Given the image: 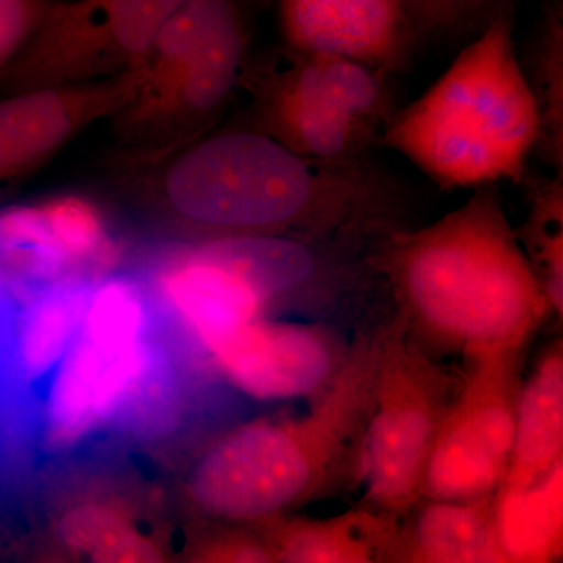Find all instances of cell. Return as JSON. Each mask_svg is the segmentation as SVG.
Returning <instances> with one entry per match:
<instances>
[{
    "label": "cell",
    "mask_w": 563,
    "mask_h": 563,
    "mask_svg": "<svg viewBox=\"0 0 563 563\" xmlns=\"http://www.w3.org/2000/svg\"><path fill=\"white\" fill-rule=\"evenodd\" d=\"M21 296L9 277L0 268V350L10 352L13 344L14 324H16V302Z\"/></svg>",
    "instance_id": "cell-28"
},
{
    "label": "cell",
    "mask_w": 563,
    "mask_h": 563,
    "mask_svg": "<svg viewBox=\"0 0 563 563\" xmlns=\"http://www.w3.org/2000/svg\"><path fill=\"white\" fill-rule=\"evenodd\" d=\"M496 532L507 563H550L563 554V463L536 483L493 493Z\"/></svg>",
    "instance_id": "cell-17"
},
{
    "label": "cell",
    "mask_w": 563,
    "mask_h": 563,
    "mask_svg": "<svg viewBox=\"0 0 563 563\" xmlns=\"http://www.w3.org/2000/svg\"><path fill=\"white\" fill-rule=\"evenodd\" d=\"M347 346L322 324L261 317L207 347L218 372L262 401L320 395L339 373Z\"/></svg>",
    "instance_id": "cell-10"
},
{
    "label": "cell",
    "mask_w": 563,
    "mask_h": 563,
    "mask_svg": "<svg viewBox=\"0 0 563 563\" xmlns=\"http://www.w3.org/2000/svg\"><path fill=\"white\" fill-rule=\"evenodd\" d=\"M454 391L451 374L398 318L383 329L358 462L365 506L406 517L420 501L426 463Z\"/></svg>",
    "instance_id": "cell-6"
},
{
    "label": "cell",
    "mask_w": 563,
    "mask_h": 563,
    "mask_svg": "<svg viewBox=\"0 0 563 563\" xmlns=\"http://www.w3.org/2000/svg\"><path fill=\"white\" fill-rule=\"evenodd\" d=\"M261 131L307 161L344 166L361 151L372 129L343 114L257 88Z\"/></svg>",
    "instance_id": "cell-21"
},
{
    "label": "cell",
    "mask_w": 563,
    "mask_h": 563,
    "mask_svg": "<svg viewBox=\"0 0 563 563\" xmlns=\"http://www.w3.org/2000/svg\"><path fill=\"white\" fill-rule=\"evenodd\" d=\"M54 0H0V80L27 49Z\"/></svg>",
    "instance_id": "cell-27"
},
{
    "label": "cell",
    "mask_w": 563,
    "mask_h": 563,
    "mask_svg": "<svg viewBox=\"0 0 563 563\" xmlns=\"http://www.w3.org/2000/svg\"><path fill=\"white\" fill-rule=\"evenodd\" d=\"M96 280L60 282L22 299L11 344L13 365L22 379L33 383L62 361L79 333Z\"/></svg>",
    "instance_id": "cell-18"
},
{
    "label": "cell",
    "mask_w": 563,
    "mask_h": 563,
    "mask_svg": "<svg viewBox=\"0 0 563 563\" xmlns=\"http://www.w3.org/2000/svg\"><path fill=\"white\" fill-rule=\"evenodd\" d=\"M0 268L21 299L60 282L91 279L81 273L44 202L0 210Z\"/></svg>",
    "instance_id": "cell-19"
},
{
    "label": "cell",
    "mask_w": 563,
    "mask_h": 563,
    "mask_svg": "<svg viewBox=\"0 0 563 563\" xmlns=\"http://www.w3.org/2000/svg\"><path fill=\"white\" fill-rule=\"evenodd\" d=\"M533 96L540 113V141L544 158L562 173L563 166V31L559 18L548 22L533 60Z\"/></svg>",
    "instance_id": "cell-25"
},
{
    "label": "cell",
    "mask_w": 563,
    "mask_h": 563,
    "mask_svg": "<svg viewBox=\"0 0 563 563\" xmlns=\"http://www.w3.org/2000/svg\"><path fill=\"white\" fill-rule=\"evenodd\" d=\"M399 515L365 506L332 518H290L257 523L276 562H395L401 532Z\"/></svg>",
    "instance_id": "cell-13"
},
{
    "label": "cell",
    "mask_w": 563,
    "mask_h": 563,
    "mask_svg": "<svg viewBox=\"0 0 563 563\" xmlns=\"http://www.w3.org/2000/svg\"><path fill=\"white\" fill-rule=\"evenodd\" d=\"M410 33H454L483 21L493 0H395Z\"/></svg>",
    "instance_id": "cell-26"
},
{
    "label": "cell",
    "mask_w": 563,
    "mask_h": 563,
    "mask_svg": "<svg viewBox=\"0 0 563 563\" xmlns=\"http://www.w3.org/2000/svg\"><path fill=\"white\" fill-rule=\"evenodd\" d=\"M135 90V70L109 79L5 92L0 99V185L46 165Z\"/></svg>",
    "instance_id": "cell-11"
},
{
    "label": "cell",
    "mask_w": 563,
    "mask_h": 563,
    "mask_svg": "<svg viewBox=\"0 0 563 563\" xmlns=\"http://www.w3.org/2000/svg\"><path fill=\"white\" fill-rule=\"evenodd\" d=\"M540 129L509 14L498 13L421 98L388 121L384 143L442 188H477L523 179Z\"/></svg>",
    "instance_id": "cell-4"
},
{
    "label": "cell",
    "mask_w": 563,
    "mask_h": 563,
    "mask_svg": "<svg viewBox=\"0 0 563 563\" xmlns=\"http://www.w3.org/2000/svg\"><path fill=\"white\" fill-rule=\"evenodd\" d=\"M518 242L531 263L533 274L547 296L551 312L563 313V180L540 181L532 192L531 209Z\"/></svg>",
    "instance_id": "cell-24"
},
{
    "label": "cell",
    "mask_w": 563,
    "mask_h": 563,
    "mask_svg": "<svg viewBox=\"0 0 563 563\" xmlns=\"http://www.w3.org/2000/svg\"><path fill=\"white\" fill-rule=\"evenodd\" d=\"M474 190L428 228L393 233L385 247L398 320L431 354L531 342L551 312L498 188Z\"/></svg>",
    "instance_id": "cell-2"
},
{
    "label": "cell",
    "mask_w": 563,
    "mask_h": 563,
    "mask_svg": "<svg viewBox=\"0 0 563 563\" xmlns=\"http://www.w3.org/2000/svg\"><path fill=\"white\" fill-rule=\"evenodd\" d=\"M302 265L284 236L195 239L155 265L152 288L203 350L299 290Z\"/></svg>",
    "instance_id": "cell-7"
},
{
    "label": "cell",
    "mask_w": 563,
    "mask_h": 563,
    "mask_svg": "<svg viewBox=\"0 0 563 563\" xmlns=\"http://www.w3.org/2000/svg\"><path fill=\"white\" fill-rule=\"evenodd\" d=\"M285 41L295 54H333L395 69L412 38L395 0H279Z\"/></svg>",
    "instance_id": "cell-12"
},
{
    "label": "cell",
    "mask_w": 563,
    "mask_h": 563,
    "mask_svg": "<svg viewBox=\"0 0 563 563\" xmlns=\"http://www.w3.org/2000/svg\"><path fill=\"white\" fill-rule=\"evenodd\" d=\"M401 523L395 562L507 563L496 532L493 495L477 499H420Z\"/></svg>",
    "instance_id": "cell-14"
},
{
    "label": "cell",
    "mask_w": 563,
    "mask_h": 563,
    "mask_svg": "<svg viewBox=\"0 0 563 563\" xmlns=\"http://www.w3.org/2000/svg\"><path fill=\"white\" fill-rule=\"evenodd\" d=\"M379 350L380 332L358 336L309 412L247 422L211 443L188 479L191 506L217 523L257 525L357 483Z\"/></svg>",
    "instance_id": "cell-3"
},
{
    "label": "cell",
    "mask_w": 563,
    "mask_h": 563,
    "mask_svg": "<svg viewBox=\"0 0 563 563\" xmlns=\"http://www.w3.org/2000/svg\"><path fill=\"white\" fill-rule=\"evenodd\" d=\"M246 51L236 0H190L158 33L110 120L125 147L152 162L206 135L242 81Z\"/></svg>",
    "instance_id": "cell-5"
},
{
    "label": "cell",
    "mask_w": 563,
    "mask_h": 563,
    "mask_svg": "<svg viewBox=\"0 0 563 563\" xmlns=\"http://www.w3.org/2000/svg\"><path fill=\"white\" fill-rule=\"evenodd\" d=\"M58 533L74 554L92 562H158L163 553L141 533L120 507L106 503H84L62 518Z\"/></svg>",
    "instance_id": "cell-22"
},
{
    "label": "cell",
    "mask_w": 563,
    "mask_h": 563,
    "mask_svg": "<svg viewBox=\"0 0 563 563\" xmlns=\"http://www.w3.org/2000/svg\"><path fill=\"white\" fill-rule=\"evenodd\" d=\"M146 299L129 277L103 276L92 287L79 333L109 354H121L146 342Z\"/></svg>",
    "instance_id": "cell-23"
},
{
    "label": "cell",
    "mask_w": 563,
    "mask_h": 563,
    "mask_svg": "<svg viewBox=\"0 0 563 563\" xmlns=\"http://www.w3.org/2000/svg\"><path fill=\"white\" fill-rule=\"evenodd\" d=\"M563 463V350L550 347L518 396L512 451L499 485L536 483Z\"/></svg>",
    "instance_id": "cell-16"
},
{
    "label": "cell",
    "mask_w": 563,
    "mask_h": 563,
    "mask_svg": "<svg viewBox=\"0 0 563 563\" xmlns=\"http://www.w3.org/2000/svg\"><path fill=\"white\" fill-rule=\"evenodd\" d=\"M384 70L333 54H296L295 63L263 77L258 88L295 101L335 111L374 128L384 117Z\"/></svg>",
    "instance_id": "cell-15"
},
{
    "label": "cell",
    "mask_w": 563,
    "mask_h": 563,
    "mask_svg": "<svg viewBox=\"0 0 563 563\" xmlns=\"http://www.w3.org/2000/svg\"><path fill=\"white\" fill-rule=\"evenodd\" d=\"M190 0H54L5 92L109 79L141 65L152 43Z\"/></svg>",
    "instance_id": "cell-9"
},
{
    "label": "cell",
    "mask_w": 563,
    "mask_h": 563,
    "mask_svg": "<svg viewBox=\"0 0 563 563\" xmlns=\"http://www.w3.org/2000/svg\"><path fill=\"white\" fill-rule=\"evenodd\" d=\"M529 343L466 358L426 463L420 499H477L503 483L512 451L515 413Z\"/></svg>",
    "instance_id": "cell-8"
},
{
    "label": "cell",
    "mask_w": 563,
    "mask_h": 563,
    "mask_svg": "<svg viewBox=\"0 0 563 563\" xmlns=\"http://www.w3.org/2000/svg\"><path fill=\"white\" fill-rule=\"evenodd\" d=\"M158 213L195 239L314 243L385 224L383 192L347 166L307 161L261 131L202 135L151 162Z\"/></svg>",
    "instance_id": "cell-1"
},
{
    "label": "cell",
    "mask_w": 563,
    "mask_h": 563,
    "mask_svg": "<svg viewBox=\"0 0 563 563\" xmlns=\"http://www.w3.org/2000/svg\"><path fill=\"white\" fill-rule=\"evenodd\" d=\"M114 355L80 333L63 355L44 407V437L54 450L79 443L103 424V377Z\"/></svg>",
    "instance_id": "cell-20"
}]
</instances>
